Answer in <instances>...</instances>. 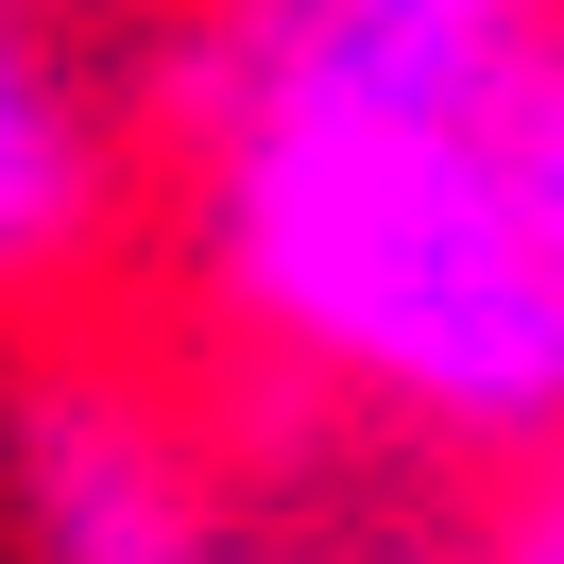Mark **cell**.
<instances>
[{
	"mask_svg": "<svg viewBox=\"0 0 564 564\" xmlns=\"http://www.w3.org/2000/svg\"><path fill=\"white\" fill-rule=\"evenodd\" d=\"M206 274L274 359L411 411L427 445H564V274L496 120L393 104H188Z\"/></svg>",
	"mask_w": 564,
	"mask_h": 564,
	"instance_id": "6da1fadb",
	"label": "cell"
},
{
	"mask_svg": "<svg viewBox=\"0 0 564 564\" xmlns=\"http://www.w3.org/2000/svg\"><path fill=\"white\" fill-rule=\"evenodd\" d=\"M564 52V0H223L188 52V104H393L496 120Z\"/></svg>",
	"mask_w": 564,
	"mask_h": 564,
	"instance_id": "7a4b0ae2",
	"label": "cell"
},
{
	"mask_svg": "<svg viewBox=\"0 0 564 564\" xmlns=\"http://www.w3.org/2000/svg\"><path fill=\"white\" fill-rule=\"evenodd\" d=\"M18 513H35V564H257L223 496L172 462V427L104 377H52L18 411Z\"/></svg>",
	"mask_w": 564,
	"mask_h": 564,
	"instance_id": "3957f363",
	"label": "cell"
},
{
	"mask_svg": "<svg viewBox=\"0 0 564 564\" xmlns=\"http://www.w3.org/2000/svg\"><path fill=\"white\" fill-rule=\"evenodd\" d=\"M120 172H104V120H86V86L35 52V18L0 0V291H52L86 240H104Z\"/></svg>",
	"mask_w": 564,
	"mask_h": 564,
	"instance_id": "277c9868",
	"label": "cell"
},
{
	"mask_svg": "<svg viewBox=\"0 0 564 564\" xmlns=\"http://www.w3.org/2000/svg\"><path fill=\"white\" fill-rule=\"evenodd\" d=\"M496 154H513V188H530V240H547V274H564V52L496 104Z\"/></svg>",
	"mask_w": 564,
	"mask_h": 564,
	"instance_id": "5b68a950",
	"label": "cell"
},
{
	"mask_svg": "<svg viewBox=\"0 0 564 564\" xmlns=\"http://www.w3.org/2000/svg\"><path fill=\"white\" fill-rule=\"evenodd\" d=\"M479 564H564V445H530V496L496 513V547Z\"/></svg>",
	"mask_w": 564,
	"mask_h": 564,
	"instance_id": "8992f818",
	"label": "cell"
},
{
	"mask_svg": "<svg viewBox=\"0 0 564 564\" xmlns=\"http://www.w3.org/2000/svg\"><path fill=\"white\" fill-rule=\"evenodd\" d=\"M257 564H325V547H257Z\"/></svg>",
	"mask_w": 564,
	"mask_h": 564,
	"instance_id": "52a82bcc",
	"label": "cell"
}]
</instances>
